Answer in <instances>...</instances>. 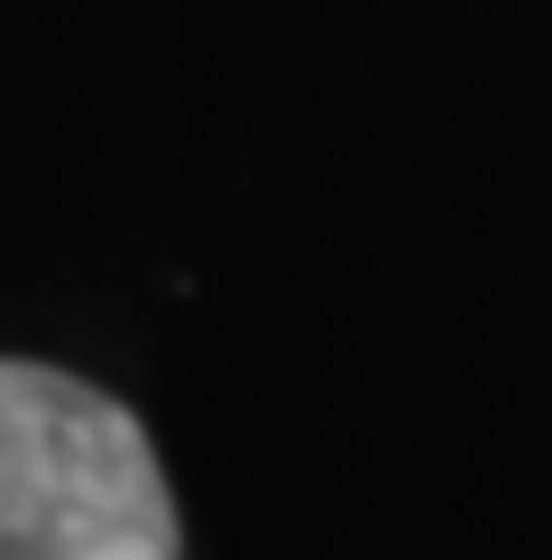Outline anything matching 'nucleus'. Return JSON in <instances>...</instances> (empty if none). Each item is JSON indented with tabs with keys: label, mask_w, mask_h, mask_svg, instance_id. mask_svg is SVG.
<instances>
[{
	"label": "nucleus",
	"mask_w": 552,
	"mask_h": 560,
	"mask_svg": "<svg viewBox=\"0 0 552 560\" xmlns=\"http://www.w3.org/2000/svg\"><path fill=\"white\" fill-rule=\"evenodd\" d=\"M0 560H182L140 412L25 354H0Z\"/></svg>",
	"instance_id": "obj_1"
}]
</instances>
